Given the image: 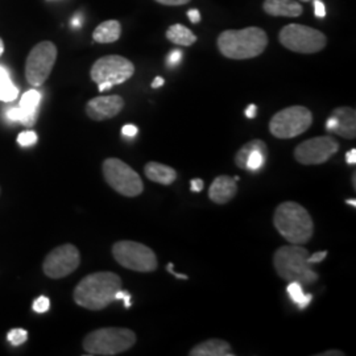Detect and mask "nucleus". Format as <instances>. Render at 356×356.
<instances>
[{
	"label": "nucleus",
	"instance_id": "obj_1",
	"mask_svg": "<svg viewBox=\"0 0 356 356\" xmlns=\"http://www.w3.org/2000/svg\"><path fill=\"white\" fill-rule=\"evenodd\" d=\"M122 279L114 272H97L82 279L73 293L76 305L89 310H102L115 301L122 289Z\"/></svg>",
	"mask_w": 356,
	"mask_h": 356
},
{
	"label": "nucleus",
	"instance_id": "obj_2",
	"mask_svg": "<svg viewBox=\"0 0 356 356\" xmlns=\"http://www.w3.org/2000/svg\"><path fill=\"white\" fill-rule=\"evenodd\" d=\"M222 56L231 60H250L260 56L268 45L267 32L257 26L244 29H229L216 40Z\"/></svg>",
	"mask_w": 356,
	"mask_h": 356
},
{
	"label": "nucleus",
	"instance_id": "obj_3",
	"mask_svg": "<svg viewBox=\"0 0 356 356\" xmlns=\"http://www.w3.org/2000/svg\"><path fill=\"white\" fill-rule=\"evenodd\" d=\"M273 225L281 236L291 244H306L314 234L312 216L304 206L297 202L279 204L273 216Z\"/></svg>",
	"mask_w": 356,
	"mask_h": 356
},
{
	"label": "nucleus",
	"instance_id": "obj_4",
	"mask_svg": "<svg viewBox=\"0 0 356 356\" xmlns=\"http://www.w3.org/2000/svg\"><path fill=\"white\" fill-rule=\"evenodd\" d=\"M309 252L302 245H284L273 254V266L282 280L297 281L309 286L318 280V273L313 270L307 260Z\"/></svg>",
	"mask_w": 356,
	"mask_h": 356
},
{
	"label": "nucleus",
	"instance_id": "obj_5",
	"mask_svg": "<svg viewBox=\"0 0 356 356\" xmlns=\"http://www.w3.org/2000/svg\"><path fill=\"white\" fill-rule=\"evenodd\" d=\"M136 343V334L123 327H104L91 331L83 339L88 355L113 356L128 351Z\"/></svg>",
	"mask_w": 356,
	"mask_h": 356
},
{
	"label": "nucleus",
	"instance_id": "obj_6",
	"mask_svg": "<svg viewBox=\"0 0 356 356\" xmlns=\"http://www.w3.org/2000/svg\"><path fill=\"white\" fill-rule=\"evenodd\" d=\"M135 73V66L126 57L111 54L97 60L90 72L91 79L98 85V90L103 92L122 85Z\"/></svg>",
	"mask_w": 356,
	"mask_h": 356
},
{
	"label": "nucleus",
	"instance_id": "obj_7",
	"mask_svg": "<svg viewBox=\"0 0 356 356\" xmlns=\"http://www.w3.org/2000/svg\"><path fill=\"white\" fill-rule=\"evenodd\" d=\"M313 123V114L304 106H291L273 115L269 131L277 139H293L306 132Z\"/></svg>",
	"mask_w": 356,
	"mask_h": 356
},
{
	"label": "nucleus",
	"instance_id": "obj_8",
	"mask_svg": "<svg viewBox=\"0 0 356 356\" xmlns=\"http://www.w3.org/2000/svg\"><path fill=\"white\" fill-rule=\"evenodd\" d=\"M281 45L301 54H313L325 49L327 38L312 26L288 24L279 33Z\"/></svg>",
	"mask_w": 356,
	"mask_h": 356
},
{
	"label": "nucleus",
	"instance_id": "obj_9",
	"mask_svg": "<svg viewBox=\"0 0 356 356\" xmlns=\"http://www.w3.org/2000/svg\"><path fill=\"white\" fill-rule=\"evenodd\" d=\"M114 259L122 266L135 272L149 273L159 267L157 256L144 244L132 241L115 243L113 247Z\"/></svg>",
	"mask_w": 356,
	"mask_h": 356
},
{
	"label": "nucleus",
	"instance_id": "obj_10",
	"mask_svg": "<svg viewBox=\"0 0 356 356\" xmlns=\"http://www.w3.org/2000/svg\"><path fill=\"white\" fill-rule=\"evenodd\" d=\"M103 176L116 193L124 197H138L144 191V185L138 172L119 159L104 160Z\"/></svg>",
	"mask_w": 356,
	"mask_h": 356
},
{
	"label": "nucleus",
	"instance_id": "obj_11",
	"mask_svg": "<svg viewBox=\"0 0 356 356\" xmlns=\"http://www.w3.org/2000/svg\"><path fill=\"white\" fill-rule=\"evenodd\" d=\"M57 60V48L51 41H41L29 51L26 63V81L32 86H41L51 76Z\"/></svg>",
	"mask_w": 356,
	"mask_h": 356
},
{
	"label": "nucleus",
	"instance_id": "obj_12",
	"mask_svg": "<svg viewBox=\"0 0 356 356\" xmlns=\"http://www.w3.org/2000/svg\"><path fill=\"white\" fill-rule=\"evenodd\" d=\"M338 151L339 143L334 138L319 136L298 144L294 157L302 165H319L329 161Z\"/></svg>",
	"mask_w": 356,
	"mask_h": 356
},
{
	"label": "nucleus",
	"instance_id": "obj_13",
	"mask_svg": "<svg viewBox=\"0 0 356 356\" xmlns=\"http://www.w3.org/2000/svg\"><path fill=\"white\" fill-rule=\"evenodd\" d=\"M81 263V254L73 244H63L51 251L44 260L42 270L51 279H63L72 275Z\"/></svg>",
	"mask_w": 356,
	"mask_h": 356
},
{
	"label": "nucleus",
	"instance_id": "obj_14",
	"mask_svg": "<svg viewBox=\"0 0 356 356\" xmlns=\"http://www.w3.org/2000/svg\"><path fill=\"white\" fill-rule=\"evenodd\" d=\"M326 131L344 139L356 138V113L351 107H338L326 122Z\"/></svg>",
	"mask_w": 356,
	"mask_h": 356
},
{
	"label": "nucleus",
	"instance_id": "obj_15",
	"mask_svg": "<svg viewBox=\"0 0 356 356\" xmlns=\"http://www.w3.org/2000/svg\"><path fill=\"white\" fill-rule=\"evenodd\" d=\"M124 107V101L119 95L97 97L86 104V114L95 122H102L120 114Z\"/></svg>",
	"mask_w": 356,
	"mask_h": 356
},
{
	"label": "nucleus",
	"instance_id": "obj_16",
	"mask_svg": "<svg viewBox=\"0 0 356 356\" xmlns=\"http://www.w3.org/2000/svg\"><path fill=\"white\" fill-rule=\"evenodd\" d=\"M238 191L235 178L229 176H219L216 177L210 189H209V198L218 204H225L229 202Z\"/></svg>",
	"mask_w": 356,
	"mask_h": 356
},
{
	"label": "nucleus",
	"instance_id": "obj_17",
	"mask_svg": "<svg viewBox=\"0 0 356 356\" xmlns=\"http://www.w3.org/2000/svg\"><path fill=\"white\" fill-rule=\"evenodd\" d=\"M41 103V92L38 90H29L22 97L20 110H22V120L20 123L26 127H33L38 122V110Z\"/></svg>",
	"mask_w": 356,
	"mask_h": 356
},
{
	"label": "nucleus",
	"instance_id": "obj_18",
	"mask_svg": "<svg viewBox=\"0 0 356 356\" xmlns=\"http://www.w3.org/2000/svg\"><path fill=\"white\" fill-rule=\"evenodd\" d=\"M263 10L270 16L298 17L302 15V6L297 0H264Z\"/></svg>",
	"mask_w": 356,
	"mask_h": 356
},
{
	"label": "nucleus",
	"instance_id": "obj_19",
	"mask_svg": "<svg viewBox=\"0 0 356 356\" xmlns=\"http://www.w3.org/2000/svg\"><path fill=\"white\" fill-rule=\"evenodd\" d=\"M191 356H234L232 348L226 341L222 339H207L202 343L197 344L191 353Z\"/></svg>",
	"mask_w": 356,
	"mask_h": 356
},
{
	"label": "nucleus",
	"instance_id": "obj_20",
	"mask_svg": "<svg viewBox=\"0 0 356 356\" xmlns=\"http://www.w3.org/2000/svg\"><path fill=\"white\" fill-rule=\"evenodd\" d=\"M144 172L148 179L161 185H172L177 178V172L173 168L156 161L148 163L144 168Z\"/></svg>",
	"mask_w": 356,
	"mask_h": 356
},
{
	"label": "nucleus",
	"instance_id": "obj_21",
	"mask_svg": "<svg viewBox=\"0 0 356 356\" xmlns=\"http://www.w3.org/2000/svg\"><path fill=\"white\" fill-rule=\"evenodd\" d=\"M122 36V26L118 20H106L95 28L92 38L99 44H113Z\"/></svg>",
	"mask_w": 356,
	"mask_h": 356
},
{
	"label": "nucleus",
	"instance_id": "obj_22",
	"mask_svg": "<svg viewBox=\"0 0 356 356\" xmlns=\"http://www.w3.org/2000/svg\"><path fill=\"white\" fill-rule=\"evenodd\" d=\"M268 157V149L267 144L263 140L257 141L256 147L251 151V153L248 154L247 160H245V170L248 172H252V173H257L260 172L264 165H266V161H267Z\"/></svg>",
	"mask_w": 356,
	"mask_h": 356
},
{
	"label": "nucleus",
	"instance_id": "obj_23",
	"mask_svg": "<svg viewBox=\"0 0 356 356\" xmlns=\"http://www.w3.org/2000/svg\"><path fill=\"white\" fill-rule=\"evenodd\" d=\"M166 38L176 44V45H181V47H191L195 41H197V36L191 32L189 28H186L182 24H173L166 29Z\"/></svg>",
	"mask_w": 356,
	"mask_h": 356
},
{
	"label": "nucleus",
	"instance_id": "obj_24",
	"mask_svg": "<svg viewBox=\"0 0 356 356\" xmlns=\"http://www.w3.org/2000/svg\"><path fill=\"white\" fill-rule=\"evenodd\" d=\"M19 95V89L13 85L10 72L0 65V101L1 102H13Z\"/></svg>",
	"mask_w": 356,
	"mask_h": 356
},
{
	"label": "nucleus",
	"instance_id": "obj_25",
	"mask_svg": "<svg viewBox=\"0 0 356 356\" xmlns=\"http://www.w3.org/2000/svg\"><path fill=\"white\" fill-rule=\"evenodd\" d=\"M286 292L289 294V297H291L293 302L298 306L301 310H304L307 306L310 305L312 298H313L312 294H306L304 292V286L300 282H297V281H291L288 284Z\"/></svg>",
	"mask_w": 356,
	"mask_h": 356
},
{
	"label": "nucleus",
	"instance_id": "obj_26",
	"mask_svg": "<svg viewBox=\"0 0 356 356\" xmlns=\"http://www.w3.org/2000/svg\"><path fill=\"white\" fill-rule=\"evenodd\" d=\"M7 338H8L10 343L15 346V347H17V346L26 342V338H28V332L24 329H13L8 332Z\"/></svg>",
	"mask_w": 356,
	"mask_h": 356
},
{
	"label": "nucleus",
	"instance_id": "obj_27",
	"mask_svg": "<svg viewBox=\"0 0 356 356\" xmlns=\"http://www.w3.org/2000/svg\"><path fill=\"white\" fill-rule=\"evenodd\" d=\"M17 143L22 147H31L38 143V135L33 131H24L17 136Z\"/></svg>",
	"mask_w": 356,
	"mask_h": 356
},
{
	"label": "nucleus",
	"instance_id": "obj_28",
	"mask_svg": "<svg viewBox=\"0 0 356 356\" xmlns=\"http://www.w3.org/2000/svg\"><path fill=\"white\" fill-rule=\"evenodd\" d=\"M49 307H51V301L45 296L38 297V300L33 302V310L36 313H45L49 310Z\"/></svg>",
	"mask_w": 356,
	"mask_h": 356
},
{
	"label": "nucleus",
	"instance_id": "obj_29",
	"mask_svg": "<svg viewBox=\"0 0 356 356\" xmlns=\"http://www.w3.org/2000/svg\"><path fill=\"white\" fill-rule=\"evenodd\" d=\"M182 57H184V54H182V51H179V49L170 51L169 56H168V65L169 66H177L182 61Z\"/></svg>",
	"mask_w": 356,
	"mask_h": 356
},
{
	"label": "nucleus",
	"instance_id": "obj_30",
	"mask_svg": "<svg viewBox=\"0 0 356 356\" xmlns=\"http://www.w3.org/2000/svg\"><path fill=\"white\" fill-rule=\"evenodd\" d=\"M119 300H122V301H124V306L129 309L131 307V294L129 293L126 292V291H123V289H120V291H118L116 294H115V301H119Z\"/></svg>",
	"mask_w": 356,
	"mask_h": 356
},
{
	"label": "nucleus",
	"instance_id": "obj_31",
	"mask_svg": "<svg viewBox=\"0 0 356 356\" xmlns=\"http://www.w3.org/2000/svg\"><path fill=\"white\" fill-rule=\"evenodd\" d=\"M6 115H7V118L11 122H20L22 120V110H20V107H13V108L7 110Z\"/></svg>",
	"mask_w": 356,
	"mask_h": 356
},
{
	"label": "nucleus",
	"instance_id": "obj_32",
	"mask_svg": "<svg viewBox=\"0 0 356 356\" xmlns=\"http://www.w3.org/2000/svg\"><path fill=\"white\" fill-rule=\"evenodd\" d=\"M327 256V251H321V252H316V254H309L307 260L310 264H318L321 261H323Z\"/></svg>",
	"mask_w": 356,
	"mask_h": 356
},
{
	"label": "nucleus",
	"instance_id": "obj_33",
	"mask_svg": "<svg viewBox=\"0 0 356 356\" xmlns=\"http://www.w3.org/2000/svg\"><path fill=\"white\" fill-rule=\"evenodd\" d=\"M138 132H139V129H138L136 126H134V124H126L124 127L122 128V134H123V136L129 138V139L135 138V136L138 135Z\"/></svg>",
	"mask_w": 356,
	"mask_h": 356
},
{
	"label": "nucleus",
	"instance_id": "obj_34",
	"mask_svg": "<svg viewBox=\"0 0 356 356\" xmlns=\"http://www.w3.org/2000/svg\"><path fill=\"white\" fill-rule=\"evenodd\" d=\"M314 13L317 17H325L326 16V7L322 0H314Z\"/></svg>",
	"mask_w": 356,
	"mask_h": 356
},
{
	"label": "nucleus",
	"instance_id": "obj_35",
	"mask_svg": "<svg viewBox=\"0 0 356 356\" xmlns=\"http://www.w3.org/2000/svg\"><path fill=\"white\" fill-rule=\"evenodd\" d=\"M204 179L201 178H194L191 181V189L194 193H200V191H204Z\"/></svg>",
	"mask_w": 356,
	"mask_h": 356
},
{
	"label": "nucleus",
	"instance_id": "obj_36",
	"mask_svg": "<svg viewBox=\"0 0 356 356\" xmlns=\"http://www.w3.org/2000/svg\"><path fill=\"white\" fill-rule=\"evenodd\" d=\"M157 3L163 4V6H184L188 4L191 0H156Z\"/></svg>",
	"mask_w": 356,
	"mask_h": 356
},
{
	"label": "nucleus",
	"instance_id": "obj_37",
	"mask_svg": "<svg viewBox=\"0 0 356 356\" xmlns=\"http://www.w3.org/2000/svg\"><path fill=\"white\" fill-rule=\"evenodd\" d=\"M188 17L193 24H198L201 22V13L198 10H189L188 11Z\"/></svg>",
	"mask_w": 356,
	"mask_h": 356
},
{
	"label": "nucleus",
	"instance_id": "obj_38",
	"mask_svg": "<svg viewBox=\"0 0 356 356\" xmlns=\"http://www.w3.org/2000/svg\"><path fill=\"white\" fill-rule=\"evenodd\" d=\"M244 114H245V116H247L248 119H254L256 114H257V107H256V104H250V106L245 108Z\"/></svg>",
	"mask_w": 356,
	"mask_h": 356
},
{
	"label": "nucleus",
	"instance_id": "obj_39",
	"mask_svg": "<svg viewBox=\"0 0 356 356\" xmlns=\"http://www.w3.org/2000/svg\"><path fill=\"white\" fill-rule=\"evenodd\" d=\"M346 160L350 165H354L356 163V149H351L346 154Z\"/></svg>",
	"mask_w": 356,
	"mask_h": 356
},
{
	"label": "nucleus",
	"instance_id": "obj_40",
	"mask_svg": "<svg viewBox=\"0 0 356 356\" xmlns=\"http://www.w3.org/2000/svg\"><path fill=\"white\" fill-rule=\"evenodd\" d=\"M173 267H175L173 264H168V268H166V269H168V272H169V273H172V275H173L175 277H177V279L188 280V276H186V275H179V273H176V272L173 270Z\"/></svg>",
	"mask_w": 356,
	"mask_h": 356
},
{
	"label": "nucleus",
	"instance_id": "obj_41",
	"mask_svg": "<svg viewBox=\"0 0 356 356\" xmlns=\"http://www.w3.org/2000/svg\"><path fill=\"white\" fill-rule=\"evenodd\" d=\"M164 78H161V76H156L154 78V81L152 82V88L153 89H159V88H161L163 85H164Z\"/></svg>",
	"mask_w": 356,
	"mask_h": 356
},
{
	"label": "nucleus",
	"instance_id": "obj_42",
	"mask_svg": "<svg viewBox=\"0 0 356 356\" xmlns=\"http://www.w3.org/2000/svg\"><path fill=\"white\" fill-rule=\"evenodd\" d=\"M344 354L339 350H330V351H326V353H322L319 354V356H343Z\"/></svg>",
	"mask_w": 356,
	"mask_h": 356
},
{
	"label": "nucleus",
	"instance_id": "obj_43",
	"mask_svg": "<svg viewBox=\"0 0 356 356\" xmlns=\"http://www.w3.org/2000/svg\"><path fill=\"white\" fill-rule=\"evenodd\" d=\"M3 51H4V42H3V40L0 38V56L3 54Z\"/></svg>",
	"mask_w": 356,
	"mask_h": 356
},
{
	"label": "nucleus",
	"instance_id": "obj_44",
	"mask_svg": "<svg viewBox=\"0 0 356 356\" xmlns=\"http://www.w3.org/2000/svg\"><path fill=\"white\" fill-rule=\"evenodd\" d=\"M347 204H353V206H354V207H355V206H356V201H355V200H348V201H347Z\"/></svg>",
	"mask_w": 356,
	"mask_h": 356
},
{
	"label": "nucleus",
	"instance_id": "obj_45",
	"mask_svg": "<svg viewBox=\"0 0 356 356\" xmlns=\"http://www.w3.org/2000/svg\"><path fill=\"white\" fill-rule=\"evenodd\" d=\"M300 1H310V0H300Z\"/></svg>",
	"mask_w": 356,
	"mask_h": 356
}]
</instances>
